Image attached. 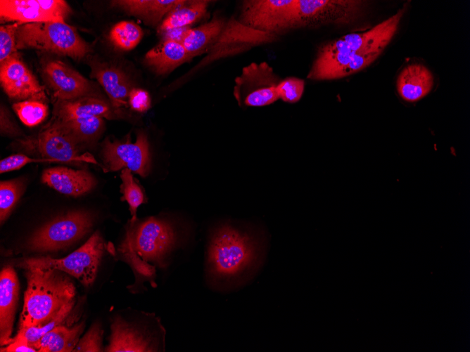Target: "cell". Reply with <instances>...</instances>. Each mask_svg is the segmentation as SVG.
<instances>
[{
    "label": "cell",
    "instance_id": "6da1fadb",
    "mask_svg": "<svg viewBox=\"0 0 470 352\" xmlns=\"http://www.w3.org/2000/svg\"><path fill=\"white\" fill-rule=\"evenodd\" d=\"M265 261L260 237L226 222L211 232L203 266L204 281L211 290L229 293L241 289L258 275Z\"/></svg>",
    "mask_w": 470,
    "mask_h": 352
},
{
    "label": "cell",
    "instance_id": "7a4b0ae2",
    "mask_svg": "<svg viewBox=\"0 0 470 352\" xmlns=\"http://www.w3.org/2000/svg\"><path fill=\"white\" fill-rule=\"evenodd\" d=\"M178 241L172 222L151 216L135 227L130 223L118 251L139 280L154 284L157 271L167 270L174 261Z\"/></svg>",
    "mask_w": 470,
    "mask_h": 352
},
{
    "label": "cell",
    "instance_id": "3957f363",
    "mask_svg": "<svg viewBox=\"0 0 470 352\" xmlns=\"http://www.w3.org/2000/svg\"><path fill=\"white\" fill-rule=\"evenodd\" d=\"M25 270L27 288L19 329L49 323L75 296V285L66 273L53 268Z\"/></svg>",
    "mask_w": 470,
    "mask_h": 352
},
{
    "label": "cell",
    "instance_id": "277c9868",
    "mask_svg": "<svg viewBox=\"0 0 470 352\" xmlns=\"http://www.w3.org/2000/svg\"><path fill=\"white\" fill-rule=\"evenodd\" d=\"M16 48H34L77 60L91 51L89 45L73 27L56 21L20 24L16 32Z\"/></svg>",
    "mask_w": 470,
    "mask_h": 352
},
{
    "label": "cell",
    "instance_id": "5b68a950",
    "mask_svg": "<svg viewBox=\"0 0 470 352\" xmlns=\"http://www.w3.org/2000/svg\"><path fill=\"white\" fill-rule=\"evenodd\" d=\"M105 249V243L99 232L94 233L80 248L61 259L39 256L26 259L18 266L53 268L77 279L84 286L94 282Z\"/></svg>",
    "mask_w": 470,
    "mask_h": 352
},
{
    "label": "cell",
    "instance_id": "8992f818",
    "mask_svg": "<svg viewBox=\"0 0 470 352\" xmlns=\"http://www.w3.org/2000/svg\"><path fill=\"white\" fill-rule=\"evenodd\" d=\"M406 10L404 5L393 15L368 31L348 34L323 45L317 57H346L385 48L395 34Z\"/></svg>",
    "mask_w": 470,
    "mask_h": 352
},
{
    "label": "cell",
    "instance_id": "52a82bcc",
    "mask_svg": "<svg viewBox=\"0 0 470 352\" xmlns=\"http://www.w3.org/2000/svg\"><path fill=\"white\" fill-rule=\"evenodd\" d=\"M297 0L242 1L237 20L251 29L279 36L296 28Z\"/></svg>",
    "mask_w": 470,
    "mask_h": 352
},
{
    "label": "cell",
    "instance_id": "ba28073f",
    "mask_svg": "<svg viewBox=\"0 0 470 352\" xmlns=\"http://www.w3.org/2000/svg\"><path fill=\"white\" fill-rule=\"evenodd\" d=\"M368 2L361 0H297L296 28L351 24L364 13Z\"/></svg>",
    "mask_w": 470,
    "mask_h": 352
},
{
    "label": "cell",
    "instance_id": "9c48e42d",
    "mask_svg": "<svg viewBox=\"0 0 470 352\" xmlns=\"http://www.w3.org/2000/svg\"><path fill=\"white\" fill-rule=\"evenodd\" d=\"M91 216L70 211L47 223L34 233L27 246L34 252H52L65 248L83 237L91 228Z\"/></svg>",
    "mask_w": 470,
    "mask_h": 352
},
{
    "label": "cell",
    "instance_id": "30bf717a",
    "mask_svg": "<svg viewBox=\"0 0 470 352\" xmlns=\"http://www.w3.org/2000/svg\"><path fill=\"white\" fill-rule=\"evenodd\" d=\"M278 36L248 27L231 18L203 58L193 71H196L222 58L236 56L253 47L276 41Z\"/></svg>",
    "mask_w": 470,
    "mask_h": 352
},
{
    "label": "cell",
    "instance_id": "8fae6325",
    "mask_svg": "<svg viewBox=\"0 0 470 352\" xmlns=\"http://www.w3.org/2000/svg\"><path fill=\"white\" fill-rule=\"evenodd\" d=\"M281 80L267 63H251L235 78L234 96L240 105H268L279 99L277 87Z\"/></svg>",
    "mask_w": 470,
    "mask_h": 352
},
{
    "label": "cell",
    "instance_id": "7c38bea8",
    "mask_svg": "<svg viewBox=\"0 0 470 352\" xmlns=\"http://www.w3.org/2000/svg\"><path fill=\"white\" fill-rule=\"evenodd\" d=\"M102 157L106 171L127 168L142 177L150 171L149 143L143 131L138 133L135 142L131 141L129 136L125 141L107 138L103 143Z\"/></svg>",
    "mask_w": 470,
    "mask_h": 352
},
{
    "label": "cell",
    "instance_id": "4fadbf2b",
    "mask_svg": "<svg viewBox=\"0 0 470 352\" xmlns=\"http://www.w3.org/2000/svg\"><path fill=\"white\" fill-rule=\"evenodd\" d=\"M71 13L63 0H1V21H16L19 24L56 21L65 22Z\"/></svg>",
    "mask_w": 470,
    "mask_h": 352
},
{
    "label": "cell",
    "instance_id": "5bb4252c",
    "mask_svg": "<svg viewBox=\"0 0 470 352\" xmlns=\"http://www.w3.org/2000/svg\"><path fill=\"white\" fill-rule=\"evenodd\" d=\"M110 337L108 352H150L158 351L164 346V334H157L146 327L129 322L116 315L110 325Z\"/></svg>",
    "mask_w": 470,
    "mask_h": 352
},
{
    "label": "cell",
    "instance_id": "9a60e30c",
    "mask_svg": "<svg viewBox=\"0 0 470 352\" xmlns=\"http://www.w3.org/2000/svg\"><path fill=\"white\" fill-rule=\"evenodd\" d=\"M0 82L5 93L12 99L42 102L47 100L44 88L18 53L0 63Z\"/></svg>",
    "mask_w": 470,
    "mask_h": 352
},
{
    "label": "cell",
    "instance_id": "2e32d148",
    "mask_svg": "<svg viewBox=\"0 0 470 352\" xmlns=\"http://www.w3.org/2000/svg\"><path fill=\"white\" fill-rule=\"evenodd\" d=\"M42 72L58 100H72L88 96L91 91L89 82L61 60L44 62Z\"/></svg>",
    "mask_w": 470,
    "mask_h": 352
},
{
    "label": "cell",
    "instance_id": "e0dca14e",
    "mask_svg": "<svg viewBox=\"0 0 470 352\" xmlns=\"http://www.w3.org/2000/svg\"><path fill=\"white\" fill-rule=\"evenodd\" d=\"M37 145L42 157L52 162H89L99 164L89 153L80 155L79 144L51 123L39 133Z\"/></svg>",
    "mask_w": 470,
    "mask_h": 352
},
{
    "label": "cell",
    "instance_id": "ac0fdd59",
    "mask_svg": "<svg viewBox=\"0 0 470 352\" xmlns=\"http://www.w3.org/2000/svg\"><path fill=\"white\" fill-rule=\"evenodd\" d=\"M19 282L13 267L4 268L0 274V344L6 346L12 341L16 305L18 299Z\"/></svg>",
    "mask_w": 470,
    "mask_h": 352
},
{
    "label": "cell",
    "instance_id": "d6986e66",
    "mask_svg": "<svg viewBox=\"0 0 470 352\" xmlns=\"http://www.w3.org/2000/svg\"><path fill=\"white\" fill-rule=\"evenodd\" d=\"M42 181L58 192L77 197L90 191L96 185L95 178L85 170L55 167L44 170Z\"/></svg>",
    "mask_w": 470,
    "mask_h": 352
},
{
    "label": "cell",
    "instance_id": "ffe728a7",
    "mask_svg": "<svg viewBox=\"0 0 470 352\" xmlns=\"http://www.w3.org/2000/svg\"><path fill=\"white\" fill-rule=\"evenodd\" d=\"M434 78L424 65L413 63L407 65L399 73L396 81L397 91L404 100L417 102L432 90Z\"/></svg>",
    "mask_w": 470,
    "mask_h": 352
},
{
    "label": "cell",
    "instance_id": "44dd1931",
    "mask_svg": "<svg viewBox=\"0 0 470 352\" xmlns=\"http://www.w3.org/2000/svg\"><path fill=\"white\" fill-rule=\"evenodd\" d=\"M118 111L110 103L94 97L85 96L72 100H58L54 108L55 120L101 117L113 119Z\"/></svg>",
    "mask_w": 470,
    "mask_h": 352
},
{
    "label": "cell",
    "instance_id": "7402d4cb",
    "mask_svg": "<svg viewBox=\"0 0 470 352\" xmlns=\"http://www.w3.org/2000/svg\"><path fill=\"white\" fill-rule=\"evenodd\" d=\"M91 77L102 86L114 109L119 111L120 107L129 105V95L133 87L123 71L115 66L101 63L92 67Z\"/></svg>",
    "mask_w": 470,
    "mask_h": 352
},
{
    "label": "cell",
    "instance_id": "603a6c76",
    "mask_svg": "<svg viewBox=\"0 0 470 352\" xmlns=\"http://www.w3.org/2000/svg\"><path fill=\"white\" fill-rule=\"evenodd\" d=\"M192 58L182 43L162 40L146 53L144 63L155 73L163 75L172 72Z\"/></svg>",
    "mask_w": 470,
    "mask_h": 352
},
{
    "label": "cell",
    "instance_id": "cb8c5ba5",
    "mask_svg": "<svg viewBox=\"0 0 470 352\" xmlns=\"http://www.w3.org/2000/svg\"><path fill=\"white\" fill-rule=\"evenodd\" d=\"M183 0H116L113 7L142 20L150 25H157Z\"/></svg>",
    "mask_w": 470,
    "mask_h": 352
},
{
    "label": "cell",
    "instance_id": "d4e9b609",
    "mask_svg": "<svg viewBox=\"0 0 470 352\" xmlns=\"http://www.w3.org/2000/svg\"><path fill=\"white\" fill-rule=\"evenodd\" d=\"M226 19L214 17L209 22L190 29L182 41L188 53L193 58L205 54L222 32Z\"/></svg>",
    "mask_w": 470,
    "mask_h": 352
},
{
    "label": "cell",
    "instance_id": "484cf974",
    "mask_svg": "<svg viewBox=\"0 0 470 352\" xmlns=\"http://www.w3.org/2000/svg\"><path fill=\"white\" fill-rule=\"evenodd\" d=\"M210 2L207 0H183L159 24L158 32L161 34L174 28L190 27L206 15Z\"/></svg>",
    "mask_w": 470,
    "mask_h": 352
},
{
    "label": "cell",
    "instance_id": "4316f807",
    "mask_svg": "<svg viewBox=\"0 0 470 352\" xmlns=\"http://www.w3.org/2000/svg\"><path fill=\"white\" fill-rule=\"evenodd\" d=\"M83 322L72 327L59 325L45 334L34 345L39 352H70L76 347L84 330Z\"/></svg>",
    "mask_w": 470,
    "mask_h": 352
},
{
    "label": "cell",
    "instance_id": "83f0119b",
    "mask_svg": "<svg viewBox=\"0 0 470 352\" xmlns=\"http://www.w3.org/2000/svg\"><path fill=\"white\" fill-rule=\"evenodd\" d=\"M51 124L58 126L77 144L89 143L100 136L104 129L103 118L91 117L68 120H55Z\"/></svg>",
    "mask_w": 470,
    "mask_h": 352
},
{
    "label": "cell",
    "instance_id": "f1b7e54d",
    "mask_svg": "<svg viewBox=\"0 0 470 352\" xmlns=\"http://www.w3.org/2000/svg\"><path fill=\"white\" fill-rule=\"evenodd\" d=\"M140 26L132 21L123 20L114 25L109 32L111 44L121 51L134 48L143 37Z\"/></svg>",
    "mask_w": 470,
    "mask_h": 352
},
{
    "label": "cell",
    "instance_id": "f546056e",
    "mask_svg": "<svg viewBox=\"0 0 470 352\" xmlns=\"http://www.w3.org/2000/svg\"><path fill=\"white\" fill-rule=\"evenodd\" d=\"M120 192L122 194V201H126L129 204V209L132 215L130 223L137 221L136 211L138 207L145 202L146 198L144 190L134 181L132 171L129 169H123L121 171Z\"/></svg>",
    "mask_w": 470,
    "mask_h": 352
},
{
    "label": "cell",
    "instance_id": "4dcf8cb0",
    "mask_svg": "<svg viewBox=\"0 0 470 352\" xmlns=\"http://www.w3.org/2000/svg\"><path fill=\"white\" fill-rule=\"evenodd\" d=\"M21 122L27 126L40 124L48 115V106L44 102L26 100L13 105Z\"/></svg>",
    "mask_w": 470,
    "mask_h": 352
},
{
    "label": "cell",
    "instance_id": "1f68e13d",
    "mask_svg": "<svg viewBox=\"0 0 470 352\" xmlns=\"http://www.w3.org/2000/svg\"><path fill=\"white\" fill-rule=\"evenodd\" d=\"M23 181L21 178L2 181L0 183V221L8 218L22 195Z\"/></svg>",
    "mask_w": 470,
    "mask_h": 352
},
{
    "label": "cell",
    "instance_id": "d6a6232c",
    "mask_svg": "<svg viewBox=\"0 0 470 352\" xmlns=\"http://www.w3.org/2000/svg\"><path fill=\"white\" fill-rule=\"evenodd\" d=\"M75 300L67 304L60 313L49 323L42 326H33L25 328H20L18 334L24 337L29 342V344L34 347V345L47 332L56 327V326L63 323L65 320L70 315Z\"/></svg>",
    "mask_w": 470,
    "mask_h": 352
},
{
    "label": "cell",
    "instance_id": "836d02e7",
    "mask_svg": "<svg viewBox=\"0 0 470 352\" xmlns=\"http://www.w3.org/2000/svg\"><path fill=\"white\" fill-rule=\"evenodd\" d=\"M304 88V80L291 77L281 79L277 90L279 98L286 103H295L301 98Z\"/></svg>",
    "mask_w": 470,
    "mask_h": 352
},
{
    "label": "cell",
    "instance_id": "e575fe53",
    "mask_svg": "<svg viewBox=\"0 0 470 352\" xmlns=\"http://www.w3.org/2000/svg\"><path fill=\"white\" fill-rule=\"evenodd\" d=\"M20 24L1 25L0 27V63L17 53L16 32Z\"/></svg>",
    "mask_w": 470,
    "mask_h": 352
},
{
    "label": "cell",
    "instance_id": "d590c367",
    "mask_svg": "<svg viewBox=\"0 0 470 352\" xmlns=\"http://www.w3.org/2000/svg\"><path fill=\"white\" fill-rule=\"evenodd\" d=\"M103 330L99 322L94 323L88 332L80 339L73 351L99 352L102 351Z\"/></svg>",
    "mask_w": 470,
    "mask_h": 352
},
{
    "label": "cell",
    "instance_id": "8d00e7d4",
    "mask_svg": "<svg viewBox=\"0 0 470 352\" xmlns=\"http://www.w3.org/2000/svg\"><path fill=\"white\" fill-rule=\"evenodd\" d=\"M128 104L133 110L144 112L150 108L151 100L146 91L133 87L129 95Z\"/></svg>",
    "mask_w": 470,
    "mask_h": 352
},
{
    "label": "cell",
    "instance_id": "74e56055",
    "mask_svg": "<svg viewBox=\"0 0 470 352\" xmlns=\"http://www.w3.org/2000/svg\"><path fill=\"white\" fill-rule=\"evenodd\" d=\"M1 351L7 352H36V348L32 346L28 341L23 336L17 334L12 341L4 348H1Z\"/></svg>",
    "mask_w": 470,
    "mask_h": 352
},
{
    "label": "cell",
    "instance_id": "f35d334b",
    "mask_svg": "<svg viewBox=\"0 0 470 352\" xmlns=\"http://www.w3.org/2000/svg\"><path fill=\"white\" fill-rule=\"evenodd\" d=\"M190 29V27L174 28L165 31L160 34L163 37L162 40H171L182 43Z\"/></svg>",
    "mask_w": 470,
    "mask_h": 352
},
{
    "label": "cell",
    "instance_id": "ab89813d",
    "mask_svg": "<svg viewBox=\"0 0 470 352\" xmlns=\"http://www.w3.org/2000/svg\"><path fill=\"white\" fill-rule=\"evenodd\" d=\"M6 110L1 107V132L2 133L13 134L16 133L17 130L10 119Z\"/></svg>",
    "mask_w": 470,
    "mask_h": 352
}]
</instances>
